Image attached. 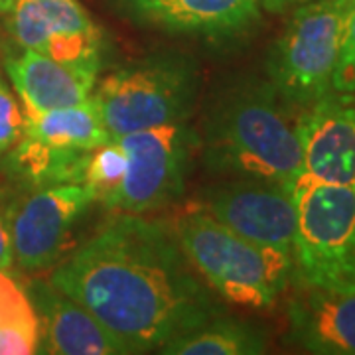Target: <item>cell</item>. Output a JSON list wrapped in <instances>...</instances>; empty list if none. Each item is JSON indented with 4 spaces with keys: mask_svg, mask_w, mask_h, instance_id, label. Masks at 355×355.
<instances>
[{
    "mask_svg": "<svg viewBox=\"0 0 355 355\" xmlns=\"http://www.w3.org/2000/svg\"><path fill=\"white\" fill-rule=\"evenodd\" d=\"M116 140L127 153V172L107 209L142 216L182 198L198 150V128L186 121L135 130Z\"/></svg>",
    "mask_w": 355,
    "mask_h": 355,
    "instance_id": "7",
    "label": "cell"
},
{
    "mask_svg": "<svg viewBox=\"0 0 355 355\" xmlns=\"http://www.w3.org/2000/svg\"><path fill=\"white\" fill-rule=\"evenodd\" d=\"M158 352L164 355H257L266 352V336L253 324L225 314L170 340Z\"/></svg>",
    "mask_w": 355,
    "mask_h": 355,
    "instance_id": "17",
    "label": "cell"
},
{
    "mask_svg": "<svg viewBox=\"0 0 355 355\" xmlns=\"http://www.w3.org/2000/svg\"><path fill=\"white\" fill-rule=\"evenodd\" d=\"M34 316L36 310L28 294L4 270H0V326Z\"/></svg>",
    "mask_w": 355,
    "mask_h": 355,
    "instance_id": "21",
    "label": "cell"
},
{
    "mask_svg": "<svg viewBox=\"0 0 355 355\" xmlns=\"http://www.w3.org/2000/svg\"><path fill=\"white\" fill-rule=\"evenodd\" d=\"M203 209L249 241L294 251L296 205L288 186L257 178H229L205 190Z\"/></svg>",
    "mask_w": 355,
    "mask_h": 355,
    "instance_id": "10",
    "label": "cell"
},
{
    "mask_svg": "<svg viewBox=\"0 0 355 355\" xmlns=\"http://www.w3.org/2000/svg\"><path fill=\"white\" fill-rule=\"evenodd\" d=\"M51 284L85 306L130 354L158 352L227 308L200 277L174 227L116 214L51 272Z\"/></svg>",
    "mask_w": 355,
    "mask_h": 355,
    "instance_id": "1",
    "label": "cell"
},
{
    "mask_svg": "<svg viewBox=\"0 0 355 355\" xmlns=\"http://www.w3.org/2000/svg\"><path fill=\"white\" fill-rule=\"evenodd\" d=\"M4 69L24 113H46L87 101L99 76L95 69L62 64L34 50L6 58Z\"/></svg>",
    "mask_w": 355,
    "mask_h": 355,
    "instance_id": "15",
    "label": "cell"
},
{
    "mask_svg": "<svg viewBox=\"0 0 355 355\" xmlns=\"http://www.w3.org/2000/svg\"><path fill=\"white\" fill-rule=\"evenodd\" d=\"M18 188L0 186V270H10L14 266L12 241H10V209Z\"/></svg>",
    "mask_w": 355,
    "mask_h": 355,
    "instance_id": "22",
    "label": "cell"
},
{
    "mask_svg": "<svg viewBox=\"0 0 355 355\" xmlns=\"http://www.w3.org/2000/svg\"><path fill=\"white\" fill-rule=\"evenodd\" d=\"M40 324L38 354L53 355H127L125 343L109 331L85 306L55 284L34 282L28 296Z\"/></svg>",
    "mask_w": 355,
    "mask_h": 355,
    "instance_id": "13",
    "label": "cell"
},
{
    "mask_svg": "<svg viewBox=\"0 0 355 355\" xmlns=\"http://www.w3.org/2000/svg\"><path fill=\"white\" fill-rule=\"evenodd\" d=\"M127 172V153L116 139H111L95 150H91L83 174V184L95 193L97 203L103 207L119 190Z\"/></svg>",
    "mask_w": 355,
    "mask_h": 355,
    "instance_id": "18",
    "label": "cell"
},
{
    "mask_svg": "<svg viewBox=\"0 0 355 355\" xmlns=\"http://www.w3.org/2000/svg\"><path fill=\"white\" fill-rule=\"evenodd\" d=\"M294 282L336 292H355V184L334 186L298 176Z\"/></svg>",
    "mask_w": 355,
    "mask_h": 355,
    "instance_id": "5",
    "label": "cell"
},
{
    "mask_svg": "<svg viewBox=\"0 0 355 355\" xmlns=\"http://www.w3.org/2000/svg\"><path fill=\"white\" fill-rule=\"evenodd\" d=\"M24 130V109L8 87V83L0 77V158L16 146Z\"/></svg>",
    "mask_w": 355,
    "mask_h": 355,
    "instance_id": "20",
    "label": "cell"
},
{
    "mask_svg": "<svg viewBox=\"0 0 355 355\" xmlns=\"http://www.w3.org/2000/svg\"><path fill=\"white\" fill-rule=\"evenodd\" d=\"M95 203V193L83 182L18 190L10 209L14 265L30 272L55 265Z\"/></svg>",
    "mask_w": 355,
    "mask_h": 355,
    "instance_id": "8",
    "label": "cell"
},
{
    "mask_svg": "<svg viewBox=\"0 0 355 355\" xmlns=\"http://www.w3.org/2000/svg\"><path fill=\"white\" fill-rule=\"evenodd\" d=\"M296 111L268 79H239L216 93L198 128L205 168L294 188L302 172Z\"/></svg>",
    "mask_w": 355,
    "mask_h": 355,
    "instance_id": "2",
    "label": "cell"
},
{
    "mask_svg": "<svg viewBox=\"0 0 355 355\" xmlns=\"http://www.w3.org/2000/svg\"><path fill=\"white\" fill-rule=\"evenodd\" d=\"M347 6L349 0H314L296 6L270 46L266 79L296 111L334 91Z\"/></svg>",
    "mask_w": 355,
    "mask_h": 355,
    "instance_id": "6",
    "label": "cell"
},
{
    "mask_svg": "<svg viewBox=\"0 0 355 355\" xmlns=\"http://www.w3.org/2000/svg\"><path fill=\"white\" fill-rule=\"evenodd\" d=\"M296 135L302 154L300 176L320 184H355V103L352 95L330 91L300 109Z\"/></svg>",
    "mask_w": 355,
    "mask_h": 355,
    "instance_id": "11",
    "label": "cell"
},
{
    "mask_svg": "<svg viewBox=\"0 0 355 355\" xmlns=\"http://www.w3.org/2000/svg\"><path fill=\"white\" fill-rule=\"evenodd\" d=\"M6 30L22 50L55 62L101 69L103 32L77 0H14Z\"/></svg>",
    "mask_w": 355,
    "mask_h": 355,
    "instance_id": "9",
    "label": "cell"
},
{
    "mask_svg": "<svg viewBox=\"0 0 355 355\" xmlns=\"http://www.w3.org/2000/svg\"><path fill=\"white\" fill-rule=\"evenodd\" d=\"M132 22L168 34L231 38L259 20L261 0H113Z\"/></svg>",
    "mask_w": 355,
    "mask_h": 355,
    "instance_id": "12",
    "label": "cell"
},
{
    "mask_svg": "<svg viewBox=\"0 0 355 355\" xmlns=\"http://www.w3.org/2000/svg\"><path fill=\"white\" fill-rule=\"evenodd\" d=\"M288 340L308 354L355 355V292L300 286L288 302Z\"/></svg>",
    "mask_w": 355,
    "mask_h": 355,
    "instance_id": "14",
    "label": "cell"
},
{
    "mask_svg": "<svg viewBox=\"0 0 355 355\" xmlns=\"http://www.w3.org/2000/svg\"><path fill=\"white\" fill-rule=\"evenodd\" d=\"M202 91V73L186 53L162 51L114 69L93 89L111 137L186 123Z\"/></svg>",
    "mask_w": 355,
    "mask_h": 355,
    "instance_id": "4",
    "label": "cell"
},
{
    "mask_svg": "<svg viewBox=\"0 0 355 355\" xmlns=\"http://www.w3.org/2000/svg\"><path fill=\"white\" fill-rule=\"evenodd\" d=\"M306 2H314V0H261V6L268 12H284L292 6H300Z\"/></svg>",
    "mask_w": 355,
    "mask_h": 355,
    "instance_id": "23",
    "label": "cell"
},
{
    "mask_svg": "<svg viewBox=\"0 0 355 355\" xmlns=\"http://www.w3.org/2000/svg\"><path fill=\"white\" fill-rule=\"evenodd\" d=\"M14 0H0V14H6L12 8Z\"/></svg>",
    "mask_w": 355,
    "mask_h": 355,
    "instance_id": "24",
    "label": "cell"
},
{
    "mask_svg": "<svg viewBox=\"0 0 355 355\" xmlns=\"http://www.w3.org/2000/svg\"><path fill=\"white\" fill-rule=\"evenodd\" d=\"M352 99H354V103H355V93H352Z\"/></svg>",
    "mask_w": 355,
    "mask_h": 355,
    "instance_id": "25",
    "label": "cell"
},
{
    "mask_svg": "<svg viewBox=\"0 0 355 355\" xmlns=\"http://www.w3.org/2000/svg\"><path fill=\"white\" fill-rule=\"evenodd\" d=\"M331 89L345 95L355 93V0H349L345 20H343L340 55H338V64L334 71Z\"/></svg>",
    "mask_w": 355,
    "mask_h": 355,
    "instance_id": "19",
    "label": "cell"
},
{
    "mask_svg": "<svg viewBox=\"0 0 355 355\" xmlns=\"http://www.w3.org/2000/svg\"><path fill=\"white\" fill-rule=\"evenodd\" d=\"M22 135L81 153H91L113 139L93 97L46 113H24Z\"/></svg>",
    "mask_w": 355,
    "mask_h": 355,
    "instance_id": "16",
    "label": "cell"
},
{
    "mask_svg": "<svg viewBox=\"0 0 355 355\" xmlns=\"http://www.w3.org/2000/svg\"><path fill=\"white\" fill-rule=\"evenodd\" d=\"M193 268L221 300L263 310L294 282V254L257 245L205 209H191L172 225Z\"/></svg>",
    "mask_w": 355,
    "mask_h": 355,
    "instance_id": "3",
    "label": "cell"
}]
</instances>
